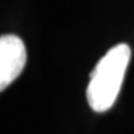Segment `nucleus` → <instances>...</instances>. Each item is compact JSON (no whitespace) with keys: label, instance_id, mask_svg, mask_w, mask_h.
Returning a JSON list of instances; mask_svg holds the SVG:
<instances>
[{"label":"nucleus","instance_id":"f257e3e1","mask_svg":"<svg viewBox=\"0 0 134 134\" xmlns=\"http://www.w3.org/2000/svg\"><path fill=\"white\" fill-rule=\"evenodd\" d=\"M131 49L127 43H118L103 55L91 73L86 88L88 104L94 112L103 113L115 104L128 69Z\"/></svg>","mask_w":134,"mask_h":134},{"label":"nucleus","instance_id":"f03ea898","mask_svg":"<svg viewBox=\"0 0 134 134\" xmlns=\"http://www.w3.org/2000/svg\"><path fill=\"white\" fill-rule=\"evenodd\" d=\"M27 63L24 42L15 34L0 36V92L21 75Z\"/></svg>","mask_w":134,"mask_h":134}]
</instances>
